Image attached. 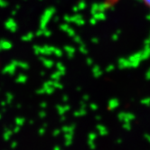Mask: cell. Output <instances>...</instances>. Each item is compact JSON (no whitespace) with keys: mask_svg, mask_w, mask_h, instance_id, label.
Listing matches in <instances>:
<instances>
[{"mask_svg":"<svg viewBox=\"0 0 150 150\" xmlns=\"http://www.w3.org/2000/svg\"><path fill=\"white\" fill-rule=\"evenodd\" d=\"M143 2L150 8V0H143Z\"/></svg>","mask_w":150,"mask_h":150,"instance_id":"obj_1","label":"cell"}]
</instances>
